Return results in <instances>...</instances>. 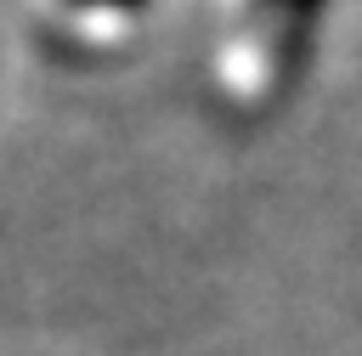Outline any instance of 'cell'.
Listing matches in <instances>:
<instances>
[{"instance_id": "obj_1", "label": "cell", "mask_w": 362, "mask_h": 356, "mask_svg": "<svg viewBox=\"0 0 362 356\" xmlns=\"http://www.w3.org/2000/svg\"><path fill=\"white\" fill-rule=\"evenodd\" d=\"M68 6H79V11H136L141 0H68Z\"/></svg>"}]
</instances>
